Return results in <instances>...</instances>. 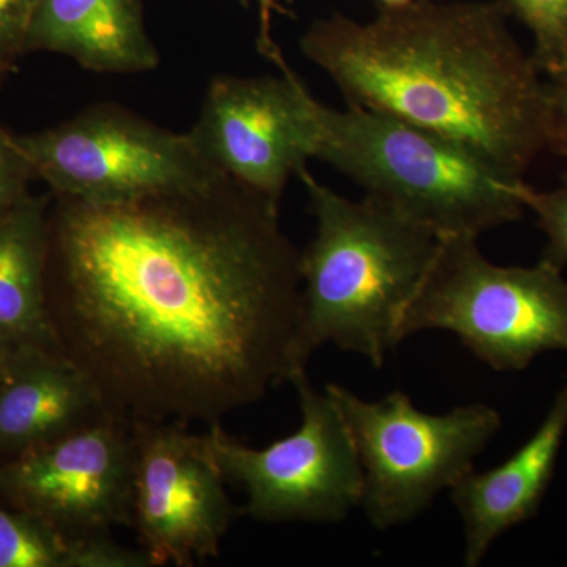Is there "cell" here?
<instances>
[{
	"instance_id": "obj_1",
	"label": "cell",
	"mask_w": 567,
	"mask_h": 567,
	"mask_svg": "<svg viewBox=\"0 0 567 567\" xmlns=\"http://www.w3.org/2000/svg\"><path fill=\"white\" fill-rule=\"evenodd\" d=\"M300 254L279 204L223 173L121 203L55 197V333L115 415L221 423L289 382Z\"/></svg>"
},
{
	"instance_id": "obj_2",
	"label": "cell",
	"mask_w": 567,
	"mask_h": 567,
	"mask_svg": "<svg viewBox=\"0 0 567 567\" xmlns=\"http://www.w3.org/2000/svg\"><path fill=\"white\" fill-rule=\"evenodd\" d=\"M506 0H412L371 21L317 20L300 40L350 107L390 115L522 175L547 148V81Z\"/></svg>"
},
{
	"instance_id": "obj_3",
	"label": "cell",
	"mask_w": 567,
	"mask_h": 567,
	"mask_svg": "<svg viewBox=\"0 0 567 567\" xmlns=\"http://www.w3.org/2000/svg\"><path fill=\"white\" fill-rule=\"evenodd\" d=\"M308 193L316 235L300 254L301 301L290 377L324 344L363 354L382 368L401 344L399 322L434 259L440 238L364 197L350 200L297 175Z\"/></svg>"
},
{
	"instance_id": "obj_4",
	"label": "cell",
	"mask_w": 567,
	"mask_h": 567,
	"mask_svg": "<svg viewBox=\"0 0 567 567\" xmlns=\"http://www.w3.org/2000/svg\"><path fill=\"white\" fill-rule=\"evenodd\" d=\"M312 158L360 185L368 199L439 238H480L524 213V181L461 145L380 112L324 106L311 96Z\"/></svg>"
},
{
	"instance_id": "obj_5",
	"label": "cell",
	"mask_w": 567,
	"mask_h": 567,
	"mask_svg": "<svg viewBox=\"0 0 567 567\" xmlns=\"http://www.w3.org/2000/svg\"><path fill=\"white\" fill-rule=\"evenodd\" d=\"M425 330L451 331L495 371H524L540 353L567 352V281L546 259L503 267L477 238H440L399 322V342Z\"/></svg>"
},
{
	"instance_id": "obj_6",
	"label": "cell",
	"mask_w": 567,
	"mask_h": 567,
	"mask_svg": "<svg viewBox=\"0 0 567 567\" xmlns=\"http://www.w3.org/2000/svg\"><path fill=\"white\" fill-rule=\"evenodd\" d=\"M323 391L341 413L360 458V507L382 532L423 514L440 492L472 472L475 458L502 429V416L486 404L431 415L402 391L375 402L336 383Z\"/></svg>"
},
{
	"instance_id": "obj_7",
	"label": "cell",
	"mask_w": 567,
	"mask_h": 567,
	"mask_svg": "<svg viewBox=\"0 0 567 567\" xmlns=\"http://www.w3.org/2000/svg\"><path fill=\"white\" fill-rule=\"evenodd\" d=\"M297 390L301 424L271 445L251 447L208 425V443L227 481L244 488V513L264 524H341L363 496V470L352 436L330 395L305 372Z\"/></svg>"
},
{
	"instance_id": "obj_8",
	"label": "cell",
	"mask_w": 567,
	"mask_h": 567,
	"mask_svg": "<svg viewBox=\"0 0 567 567\" xmlns=\"http://www.w3.org/2000/svg\"><path fill=\"white\" fill-rule=\"evenodd\" d=\"M17 141L52 196L82 203L136 199L219 173L189 133L171 132L115 104L93 106Z\"/></svg>"
},
{
	"instance_id": "obj_9",
	"label": "cell",
	"mask_w": 567,
	"mask_h": 567,
	"mask_svg": "<svg viewBox=\"0 0 567 567\" xmlns=\"http://www.w3.org/2000/svg\"><path fill=\"white\" fill-rule=\"evenodd\" d=\"M133 432V527L153 567L218 557L240 511L207 435L174 421H141Z\"/></svg>"
},
{
	"instance_id": "obj_10",
	"label": "cell",
	"mask_w": 567,
	"mask_h": 567,
	"mask_svg": "<svg viewBox=\"0 0 567 567\" xmlns=\"http://www.w3.org/2000/svg\"><path fill=\"white\" fill-rule=\"evenodd\" d=\"M134 462L133 423L110 413L0 462V499L70 539L111 535L114 528L133 527Z\"/></svg>"
},
{
	"instance_id": "obj_11",
	"label": "cell",
	"mask_w": 567,
	"mask_h": 567,
	"mask_svg": "<svg viewBox=\"0 0 567 567\" xmlns=\"http://www.w3.org/2000/svg\"><path fill=\"white\" fill-rule=\"evenodd\" d=\"M279 76H215L189 136L219 173L279 204L312 158V93L282 52Z\"/></svg>"
},
{
	"instance_id": "obj_12",
	"label": "cell",
	"mask_w": 567,
	"mask_h": 567,
	"mask_svg": "<svg viewBox=\"0 0 567 567\" xmlns=\"http://www.w3.org/2000/svg\"><path fill=\"white\" fill-rule=\"evenodd\" d=\"M91 377L62 349L6 347L0 363V462L110 415Z\"/></svg>"
},
{
	"instance_id": "obj_13",
	"label": "cell",
	"mask_w": 567,
	"mask_h": 567,
	"mask_svg": "<svg viewBox=\"0 0 567 567\" xmlns=\"http://www.w3.org/2000/svg\"><path fill=\"white\" fill-rule=\"evenodd\" d=\"M567 432V385L532 439L487 472L466 473L450 488L464 525V565L483 563L492 544L539 513Z\"/></svg>"
},
{
	"instance_id": "obj_14",
	"label": "cell",
	"mask_w": 567,
	"mask_h": 567,
	"mask_svg": "<svg viewBox=\"0 0 567 567\" xmlns=\"http://www.w3.org/2000/svg\"><path fill=\"white\" fill-rule=\"evenodd\" d=\"M28 52L66 55L95 73H144L159 65L141 0H40Z\"/></svg>"
},
{
	"instance_id": "obj_15",
	"label": "cell",
	"mask_w": 567,
	"mask_h": 567,
	"mask_svg": "<svg viewBox=\"0 0 567 567\" xmlns=\"http://www.w3.org/2000/svg\"><path fill=\"white\" fill-rule=\"evenodd\" d=\"M50 196L0 216V346L62 349L48 300ZM63 350V349H62Z\"/></svg>"
},
{
	"instance_id": "obj_16",
	"label": "cell",
	"mask_w": 567,
	"mask_h": 567,
	"mask_svg": "<svg viewBox=\"0 0 567 567\" xmlns=\"http://www.w3.org/2000/svg\"><path fill=\"white\" fill-rule=\"evenodd\" d=\"M141 548L123 547L111 535L70 539L17 507L0 506V567H144Z\"/></svg>"
},
{
	"instance_id": "obj_17",
	"label": "cell",
	"mask_w": 567,
	"mask_h": 567,
	"mask_svg": "<svg viewBox=\"0 0 567 567\" xmlns=\"http://www.w3.org/2000/svg\"><path fill=\"white\" fill-rule=\"evenodd\" d=\"M535 40L533 61L548 78L567 71V0H506Z\"/></svg>"
},
{
	"instance_id": "obj_18",
	"label": "cell",
	"mask_w": 567,
	"mask_h": 567,
	"mask_svg": "<svg viewBox=\"0 0 567 567\" xmlns=\"http://www.w3.org/2000/svg\"><path fill=\"white\" fill-rule=\"evenodd\" d=\"M522 199L525 208L535 213L540 229L546 234L547 248L543 259L563 270L567 265V175L550 192H537L525 185Z\"/></svg>"
},
{
	"instance_id": "obj_19",
	"label": "cell",
	"mask_w": 567,
	"mask_h": 567,
	"mask_svg": "<svg viewBox=\"0 0 567 567\" xmlns=\"http://www.w3.org/2000/svg\"><path fill=\"white\" fill-rule=\"evenodd\" d=\"M35 178L31 164L18 145L17 134L0 128V216L29 196V182Z\"/></svg>"
},
{
	"instance_id": "obj_20",
	"label": "cell",
	"mask_w": 567,
	"mask_h": 567,
	"mask_svg": "<svg viewBox=\"0 0 567 567\" xmlns=\"http://www.w3.org/2000/svg\"><path fill=\"white\" fill-rule=\"evenodd\" d=\"M40 0H0V76L25 54Z\"/></svg>"
},
{
	"instance_id": "obj_21",
	"label": "cell",
	"mask_w": 567,
	"mask_h": 567,
	"mask_svg": "<svg viewBox=\"0 0 567 567\" xmlns=\"http://www.w3.org/2000/svg\"><path fill=\"white\" fill-rule=\"evenodd\" d=\"M547 148L567 158V71L547 81Z\"/></svg>"
},
{
	"instance_id": "obj_22",
	"label": "cell",
	"mask_w": 567,
	"mask_h": 567,
	"mask_svg": "<svg viewBox=\"0 0 567 567\" xmlns=\"http://www.w3.org/2000/svg\"><path fill=\"white\" fill-rule=\"evenodd\" d=\"M252 2H256L257 10H259L257 48H259L260 54L271 61L276 54L281 52L271 37V18L275 13H286V9L282 7V0H252Z\"/></svg>"
},
{
	"instance_id": "obj_23",
	"label": "cell",
	"mask_w": 567,
	"mask_h": 567,
	"mask_svg": "<svg viewBox=\"0 0 567 567\" xmlns=\"http://www.w3.org/2000/svg\"><path fill=\"white\" fill-rule=\"evenodd\" d=\"M410 2L412 0H379L380 7H402Z\"/></svg>"
},
{
	"instance_id": "obj_24",
	"label": "cell",
	"mask_w": 567,
	"mask_h": 567,
	"mask_svg": "<svg viewBox=\"0 0 567 567\" xmlns=\"http://www.w3.org/2000/svg\"><path fill=\"white\" fill-rule=\"evenodd\" d=\"M3 350H6V347L0 346V363H2Z\"/></svg>"
}]
</instances>
